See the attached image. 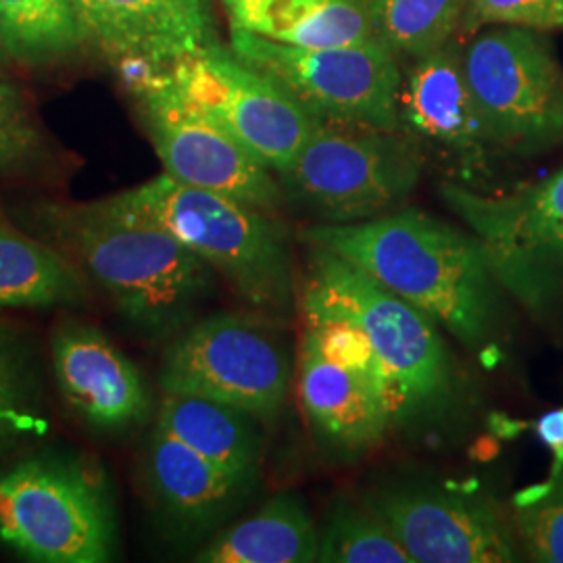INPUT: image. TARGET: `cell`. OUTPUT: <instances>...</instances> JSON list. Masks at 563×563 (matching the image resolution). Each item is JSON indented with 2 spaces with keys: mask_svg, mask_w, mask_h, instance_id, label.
<instances>
[{
  "mask_svg": "<svg viewBox=\"0 0 563 563\" xmlns=\"http://www.w3.org/2000/svg\"><path fill=\"white\" fill-rule=\"evenodd\" d=\"M305 246L302 316L362 328L383 367L390 434L418 443L455 437L472 420L476 388L443 328L341 255Z\"/></svg>",
  "mask_w": 563,
  "mask_h": 563,
  "instance_id": "obj_1",
  "label": "cell"
},
{
  "mask_svg": "<svg viewBox=\"0 0 563 563\" xmlns=\"http://www.w3.org/2000/svg\"><path fill=\"white\" fill-rule=\"evenodd\" d=\"M299 241L357 265L467 351L484 353L497 339L504 284L474 234L401 207L365 222L313 223Z\"/></svg>",
  "mask_w": 563,
  "mask_h": 563,
  "instance_id": "obj_2",
  "label": "cell"
},
{
  "mask_svg": "<svg viewBox=\"0 0 563 563\" xmlns=\"http://www.w3.org/2000/svg\"><path fill=\"white\" fill-rule=\"evenodd\" d=\"M38 223L46 242L148 336L176 334L216 290L218 274L197 253L113 199L46 205Z\"/></svg>",
  "mask_w": 563,
  "mask_h": 563,
  "instance_id": "obj_3",
  "label": "cell"
},
{
  "mask_svg": "<svg viewBox=\"0 0 563 563\" xmlns=\"http://www.w3.org/2000/svg\"><path fill=\"white\" fill-rule=\"evenodd\" d=\"M111 199L197 253L251 309L284 320L295 311L292 251L276 216L167 174Z\"/></svg>",
  "mask_w": 563,
  "mask_h": 563,
  "instance_id": "obj_4",
  "label": "cell"
},
{
  "mask_svg": "<svg viewBox=\"0 0 563 563\" xmlns=\"http://www.w3.org/2000/svg\"><path fill=\"white\" fill-rule=\"evenodd\" d=\"M422 167L402 132L318 120L278 181L286 202L320 223H355L401 209Z\"/></svg>",
  "mask_w": 563,
  "mask_h": 563,
  "instance_id": "obj_5",
  "label": "cell"
},
{
  "mask_svg": "<svg viewBox=\"0 0 563 563\" xmlns=\"http://www.w3.org/2000/svg\"><path fill=\"white\" fill-rule=\"evenodd\" d=\"M284 318L225 311L190 325L163 357V393L228 402L263 423L280 416L297 362Z\"/></svg>",
  "mask_w": 563,
  "mask_h": 563,
  "instance_id": "obj_6",
  "label": "cell"
},
{
  "mask_svg": "<svg viewBox=\"0 0 563 563\" xmlns=\"http://www.w3.org/2000/svg\"><path fill=\"white\" fill-rule=\"evenodd\" d=\"M118 523L109 488L92 467L36 457L0 472V543L41 563H104Z\"/></svg>",
  "mask_w": 563,
  "mask_h": 563,
  "instance_id": "obj_7",
  "label": "cell"
},
{
  "mask_svg": "<svg viewBox=\"0 0 563 563\" xmlns=\"http://www.w3.org/2000/svg\"><path fill=\"white\" fill-rule=\"evenodd\" d=\"M488 141L516 155L563 144V67L541 32L488 25L463 48Z\"/></svg>",
  "mask_w": 563,
  "mask_h": 563,
  "instance_id": "obj_8",
  "label": "cell"
},
{
  "mask_svg": "<svg viewBox=\"0 0 563 563\" xmlns=\"http://www.w3.org/2000/svg\"><path fill=\"white\" fill-rule=\"evenodd\" d=\"M232 53L322 121L399 132L401 59L380 41L297 48L230 30Z\"/></svg>",
  "mask_w": 563,
  "mask_h": 563,
  "instance_id": "obj_9",
  "label": "cell"
},
{
  "mask_svg": "<svg viewBox=\"0 0 563 563\" xmlns=\"http://www.w3.org/2000/svg\"><path fill=\"white\" fill-rule=\"evenodd\" d=\"M163 174L181 184L222 192L272 216L286 205L280 181L260 159L178 88L172 69L128 86Z\"/></svg>",
  "mask_w": 563,
  "mask_h": 563,
  "instance_id": "obj_10",
  "label": "cell"
},
{
  "mask_svg": "<svg viewBox=\"0 0 563 563\" xmlns=\"http://www.w3.org/2000/svg\"><path fill=\"white\" fill-rule=\"evenodd\" d=\"M441 197L483 242L504 288L528 307L544 305L563 276V165L511 195L444 184Z\"/></svg>",
  "mask_w": 563,
  "mask_h": 563,
  "instance_id": "obj_11",
  "label": "cell"
},
{
  "mask_svg": "<svg viewBox=\"0 0 563 563\" xmlns=\"http://www.w3.org/2000/svg\"><path fill=\"white\" fill-rule=\"evenodd\" d=\"M172 78L186 99L276 176L297 159L318 121L284 86L246 65L222 42L176 63Z\"/></svg>",
  "mask_w": 563,
  "mask_h": 563,
  "instance_id": "obj_12",
  "label": "cell"
},
{
  "mask_svg": "<svg viewBox=\"0 0 563 563\" xmlns=\"http://www.w3.org/2000/svg\"><path fill=\"white\" fill-rule=\"evenodd\" d=\"M363 505L383 520L413 563L518 560L511 526L490 495L437 484H380Z\"/></svg>",
  "mask_w": 563,
  "mask_h": 563,
  "instance_id": "obj_13",
  "label": "cell"
},
{
  "mask_svg": "<svg viewBox=\"0 0 563 563\" xmlns=\"http://www.w3.org/2000/svg\"><path fill=\"white\" fill-rule=\"evenodd\" d=\"M399 132L416 142L422 155L449 163L463 180L488 172L497 148L484 130L457 44L451 42L402 69Z\"/></svg>",
  "mask_w": 563,
  "mask_h": 563,
  "instance_id": "obj_14",
  "label": "cell"
},
{
  "mask_svg": "<svg viewBox=\"0 0 563 563\" xmlns=\"http://www.w3.org/2000/svg\"><path fill=\"white\" fill-rule=\"evenodd\" d=\"M81 30L120 65L125 84L220 42L211 0H90Z\"/></svg>",
  "mask_w": 563,
  "mask_h": 563,
  "instance_id": "obj_15",
  "label": "cell"
},
{
  "mask_svg": "<svg viewBox=\"0 0 563 563\" xmlns=\"http://www.w3.org/2000/svg\"><path fill=\"white\" fill-rule=\"evenodd\" d=\"M51 355L60 397L84 426L118 437L146 423L153 397L141 369L97 328L63 323Z\"/></svg>",
  "mask_w": 563,
  "mask_h": 563,
  "instance_id": "obj_16",
  "label": "cell"
},
{
  "mask_svg": "<svg viewBox=\"0 0 563 563\" xmlns=\"http://www.w3.org/2000/svg\"><path fill=\"white\" fill-rule=\"evenodd\" d=\"M297 388L305 422L325 460L360 462L390 437L383 386L325 360L305 336L297 357Z\"/></svg>",
  "mask_w": 563,
  "mask_h": 563,
  "instance_id": "obj_17",
  "label": "cell"
},
{
  "mask_svg": "<svg viewBox=\"0 0 563 563\" xmlns=\"http://www.w3.org/2000/svg\"><path fill=\"white\" fill-rule=\"evenodd\" d=\"M151 495L165 520L186 537H205L232 520L257 490V476H242L155 426L144 457Z\"/></svg>",
  "mask_w": 563,
  "mask_h": 563,
  "instance_id": "obj_18",
  "label": "cell"
},
{
  "mask_svg": "<svg viewBox=\"0 0 563 563\" xmlns=\"http://www.w3.org/2000/svg\"><path fill=\"white\" fill-rule=\"evenodd\" d=\"M230 30L297 48L378 41L362 0H220Z\"/></svg>",
  "mask_w": 563,
  "mask_h": 563,
  "instance_id": "obj_19",
  "label": "cell"
},
{
  "mask_svg": "<svg viewBox=\"0 0 563 563\" xmlns=\"http://www.w3.org/2000/svg\"><path fill=\"white\" fill-rule=\"evenodd\" d=\"M155 426L209 462L242 476H262L263 422L244 409L195 395L163 393Z\"/></svg>",
  "mask_w": 563,
  "mask_h": 563,
  "instance_id": "obj_20",
  "label": "cell"
},
{
  "mask_svg": "<svg viewBox=\"0 0 563 563\" xmlns=\"http://www.w3.org/2000/svg\"><path fill=\"white\" fill-rule=\"evenodd\" d=\"M318 523L297 495H276L253 516L220 530L197 553L202 563L318 562Z\"/></svg>",
  "mask_w": 563,
  "mask_h": 563,
  "instance_id": "obj_21",
  "label": "cell"
},
{
  "mask_svg": "<svg viewBox=\"0 0 563 563\" xmlns=\"http://www.w3.org/2000/svg\"><path fill=\"white\" fill-rule=\"evenodd\" d=\"M86 276L51 242L32 239L0 213V311L76 307Z\"/></svg>",
  "mask_w": 563,
  "mask_h": 563,
  "instance_id": "obj_22",
  "label": "cell"
},
{
  "mask_svg": "<svg viewBox=\"0 0 563 563\" xmlns=\"http://www.w3.org/2000/svg\"><path fill=\"white\" fill-rule=\"evenodd\" d=\"M374 32L399 59H420L462 32L465 0H362Z\"/></svg>",
  "mask_w": 563,
  "mask_h": 563,
  "instance_id": "obj_23",
  "label": "cell"
},
{
  "mask_svg": "<svg viewBox=\"0 0 563 563\" xmlns=\"http://www.w3.org/2000/svg\"><path fill=\"white\" fill-rule=\"evenodd\" d=\"M0 38L21 63L65 59L86 42L69 0H0Z\"/></svg>",
  "mask_w": 563,
  "mask_h": 563,
  "instance_id": "obj_24",
  "label": "cell"
},
{
  "mask_svg": "<svg viewBox=\"0 0 563 563\" xmlns=\"http://www.w3.org/2000/svg\"><path fill=\"white\" fill-rule=\"evenodd\" d=\"M318 562L413 563V560L372 509L336 499L318 532Z\"/></svg>",
  "mask_w": 563,
  "mask_h": 563,
  "instance_id": "obj_25",
  "label": "cell"
},
{
  "mask_svg": "<svg viewBox=\"0 0 563 563\" xmlns=\"http://www.w3.org/2000/svg\"><path fill=\"white\" fill-rule=\"evenodd\" d=\"M46 428L27 360L18 341L0 332V449L41 437Z\"/></svg>",
  "mask_w": 563,
  "mask_h": 563,
  "instance_id": "obj_26",
  "label": "cell"
},
{
  "mask_svg": "<svg viewBox=\"0 0 563 563\" xmlns=\"http://www.w3.org/2000/svg\"><path fill=\"white\" fill-rule=\"evenodd\" d=\"M514 523L532 562L563 563V472L514 499Z\"/></svg>",
  "mask_w": 563,
  "mask_h": 563,
  "instance_id": "obj_27",
  "label": "cell"
},
{
  "mask_svg": "<svg viewBox=\"0 0 563 563\" xmlns=\"http://www.w3.org/2000/svg\"><path fill=\"white\" fill-rule=\"evenodd\" d=\"M44 141L36 118L20 88L0 81V174L30 167Z\"/></svg>",
  "mask_w": 563,
  "mask_h": 563,
  "instance_id": "obj_28",
  "label": "cell"
},
{
  "mask_svg": "<svg viewBox=\"0 0 563 563\" xmlns=\"http://www.w3.org/2000/svg\"><path fill=\"white\" fill-rule=\"evenodd\" d=\"M488 25H518L537 32L563 30V0H465L463 34Z\"/></svg>",
  "mask_w": 563,
  "mask_h": 563,
  "instance_id": "obj_29",
  "label": "cell"
},
{
  "mask_svg": "<svg viewBox=\"0 0 563 563\" xmlns=\"http://www.w3.org/2000/svg\"><path fill=\"white\" fill-rule=\"evenodd\" d=\"M534 432L541 443L547 444L553 453L551 478L563 472V407L541 416L534 423Z\"/></svg>",
  "mask_w": 563,
  "mask_h": 563,
  "instance_id": "obj_30",
  "label": "cell"
},
{
  "mask_svg": "<svg viewBox=\"0 0 563 563\" xmlns=\"http://www.w3.org/2000/svg\"><path fill=\"white\" fill-rule=\"evenodd\" d=\"M71 2V7L76 9V15H78V20L84 21V15H86V11H88V4H90V0H69ZM84 32V30H81Z\"/></svg>",
  "mask_w": 563,
  "mask_h": 563,
  "instance_id": "obj_31",
  "label": "cell"
},
{
  "mask_svg": "<svg viewBox=\"0 0 563 563\" xmlns=\"http://www.w3.org/2000/svg\"><path fill=\"white\" fill-rule=\"evenodd\" d=\"M9 60H11V57H9V53H7L4 44H2V38H0V71H2V67H4Z\"/></svg>",
  "mask_w": 563,
  "mask_h": 563,
  "instance_id": "obj_32",
  "label": "cell"
}]
</instances>
